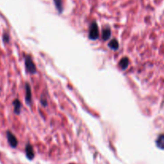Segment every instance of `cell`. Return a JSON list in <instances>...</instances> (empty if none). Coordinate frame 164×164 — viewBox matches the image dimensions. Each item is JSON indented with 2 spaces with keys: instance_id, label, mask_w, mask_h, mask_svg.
<instances>
[{
  "instance_id": "6",
  "label": "cell",
  "mask_w": 164,
  "mask_h": 164,
  "mask_svg": "<svg viewBox=\"0 0 164 164\" xmlns=\"http://www.w3.org/2000/svg\"><path fill=\"white\" fill-rule=\"evenodd\" d=\"M101 36H102V40L104 41L108 40L111 36V29L110 27H105L103 31H102V34H101Z\"/></svg>"
},
{
  "instance_id": "10",
  "label": "cell",
  "mask_w": 164,
  "mask_h": 164,
  "mask_svg": "<svg viewBox=\"0 0 164 164\" xmlns=\"http://www.w3.org/2000/svg\"><path fill=\"white\" fill-rule=\"evenodd\" d=\"M119 66L121 68V69H126L127 67L129 66V59H128L127 57H124V58H122L121 60H120V62H119Z\"/></svg>"
},
{
  "instance_id": "8",
  "label": "cell",
  "mask_w": 164,
  "mask_h": 164,
  "mask_svg": "<svg viewBox=\"0 0 164 164\" xmlns=\"http://www.w3.org/2000/svg\"><path fill=\"white\" fill-rule=\"evenodd\" d=\"M156 145L158 148L164 149V134H161L156 139Z\"/></svg>"
},
{
  "instance_id": "1",
  "label": "cell",
  "mask_w": 164,
  "mask_h": 164,
  "mask_svg": "<svg viewBox=\"0 0 164 164\" xmlns=\"http://www.w3.org/2000/svg\"><path fill=\"white\" fill-rule=\"evenodd\" d=\"M24 64H25V68H26V71L27 73L31 74H36L37 73L36 66L32 60V58L30 56H27L25 57V60H24Z\"/></svg>"
},
{
  "instance_id": "7",
  "label": "cell",
  "mask_w": 164,
  "mask_h": 164,
  "mask_svg": "<svg viewBox=\"0 0 164 164\" xmlns=\"http://www.w3.org/2000/svg\"><path fill=\"white\" fill-rule=\"evenodd\" d=\"M13 106H14V112L15 114H20L21 112V108H22V104L20 102V100L15 99L13 101Z\"/></svg>"
},
{
  "instance_id": "5",
  "label": "cell",
  "mask_w": 164,
  "mask_h": 164,
  "mask_svg": "<svg viewBox=\"0 0 164 164\" xmlns=\"http://www.w3.org/2000/svg\"><path fill=\"white\" fill-rule=\"evenodd\" d=\"M25 152H26V155L29 159H32L35 157V153H34V150L32 146L30 144H27L25 148Z\"/></svg>"
},
{
  "instance_id": "9",
  "label": "cell",
  "mask_w": 164,
  "mask_h": 164,
  "mask_svg": "<svg viewBox=\"0 0 164 164\" xmlns=\"http://www.w3.org/2000/svg\"><path fill=\"white\" fill-rule=\"evenodd\" d=\"M108 46L110 48H111L112 50H117L118 48H119V44H118V41H117L116 39H114V40H112L108 44Z\"/></svg>"
},
{
  "instance_id": "13",
  "label": "cell",
  "mask_w": 164,
  "mask_h": 164,
  "mask_svg": "<svg viewBox=\"0 0 164 164\" xmlns=\"http://www.w3.org/2000/svg\"><path fill=\"white\" fill-rule=\"evenodd\" d=\"M40 102H41L42 105H44V106H47V100H46L45 98H43V96L41 97V99H40Z\"/></svg>"
},
{
  "instance_id": "11",
  "label": "cell",
  "mask_w": 164,
  "mask_h": 164,
  "mask_svg": "<svg viewBox=\"0 0 164 164\" xmlns=\"http://www.w3.org/2000/svg\"><path fill=\"white\" fill-rule=\"evenodd\" d=\"M56 8L58 10L59 13H61L63 11V5H62V0H53Z\"/></svg>"
},
{
  "instance_id": "2",
  "label": "cell",
  "mask_w": 164,
  "mask_h": 164,
  "mask_svg": "<svg viewBox=\"0 0 164 164\" xmlns=\"http://www.w3.org/2000/svg\"><path fill=\"white\" fill-rule=\"evenodd\" d=\"M89 37L92 40H95L99 37V28L97 24L94 21L92 22L89 26Z\"/></svg>"
},
{
  "instance_id": "4",
  "label": "cell",
  "mask_w": 164,
  "mask_h": 164,
  "mask_svg": "<svg viewBox=\"0 0 164 164\" xmlns=\"http://www.w3.org/2000/svg\"><path fill=\"white\" fill-rule=\"evenodd\" d=\"M25 101L28 105L31 103V89L28 83L25 84Z\"/></svg>"
},
{
  "instance_id": "12",
  "label": "cell",
  "mask_w": 164,
  "mask_h": 164,
  "mask_svg": "<svg viewBox=\"0 0 164 164\" xmlns=\"http://www.w3.org/2000/svg\"><path fill=\"white\" fill-rule=\"evenodd\" d=\"M3 40L4 43H9L10 42V36L7 32H4L3 35Z\"/></svg>"
},
{
  "instance_id": "3",
  "label": "cell",
  "mask_w": 164,
  "mask_h": 164,
  "mask_svg": "<svg viewBox=\"0 0 164 164\" xmlns=\"http://www.w3.org/2000/svg\"><path fill=\"white\" fill-rule=\"evenodd\" d=\"M7 141H8L10 147L13 148L16 147L18 146V140H17L16 137L10 131H7Z\"/></svg>"
}]
</instances>
